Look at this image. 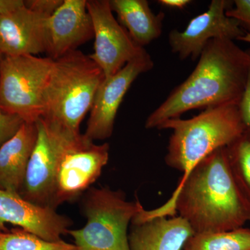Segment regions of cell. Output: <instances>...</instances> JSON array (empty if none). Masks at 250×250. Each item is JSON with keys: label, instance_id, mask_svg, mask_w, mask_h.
<instances>
[{"label": "cell", "instance_id": "6", "mask_svg": "<svg viewBox=\"0 0 250 250\" xmlns=\"http://www.w3.org/2000/svg\"><path fill=\"white\" fill-rule=\"evenodd\" d=\"M109 150L108 143L96 144L83 134L64 130L54 172V209L92 187L108 164Z\"/></svg>", "mask_w": 250, "mask_h": 250}, {"label": "cell", "instance_id": "12", "mask_svg": "<svg viewBox=\"0 0 250 250\" xmlns=\"http://www.w3.org/2000/svg\"><path fill=\"white\" fill-rule=\"evenodd\" d=\"M6 224L49 241H62L67 234L72 220L57 210L28 201L20 194L0 189V231H6Z\"/></svg>", "mask_w": 250, "mask_h": 250}, {"label": "cell", "instance_id": "4", "mask_svg": "<svg viewBox=\"0 0 250 250\" xmlns=\"http://www.w3.org/2000/svg\"><path fill=\"white\" fill-rule=\"evenodd\" d=\"M104 79L101 68L78 49L54 60L42 94L41 118L80 132Z\"/></svg>", "mask_w": 250, "mask_h": 250}, {"label": "cell", "instance_id": "27", "mask_svg": "<svg viewBox=\"0 0 250 250\" xmlns=\"http://www.w3.org/2000/svg\"><path fill=\"white\" fill-rule=\"evenodd\" d=\"M238 41H243V42H248L250 43V33H246L244 36L239 38Z\"/></svg>", "mask_w": 250, "mask_h": 250}, {"label": "cell", "instance_id": "19", "mask_svg": "<svg viewBox=\"0 0 250 250\" xmlns=\"http://www.w3.org/2000/svg\"><path fill=\"white\" fill-rule=\"evenodd\" d=\"M226 149L233 178L250 208V127Z\"/></svg>", "mask_w": 250, "mask_h": 250}, {"label": "cell", "instance_id": "24", "mask_svg": "<svg viewBox=\"0 0 250 250\" xmlns=\"http://www.w3.org/2000/svg\"><path fill=\"white\" fill-rule=\"evenodd\" d=\"M250 57L249 70H248V80L244 93L239 105V110L243 121L247 126L250 127V49L247 50Z\"/></svg>", "mask_w": 250, "mask_h": 250}, {"label": "cell", "instance_id": "2", "mask_svg": "<svg viewBox=\"0 0 250 250\" xmlns=\"http://www.w3.org/2000/svg\"><path fill=\"white\" fill-rule=\"evenodd\" d=\"M250 57L234 41L215 39L206 45L196 67L187 80L146 119L147 129L192 110L239 105L246 88Z\"/></svg>", "mask_w": 250, "mask_h": 250}, {"label": "cell", "instance_id": "15", "mask_svg": "<svg viewBox=\"0 0 250 250\" xmlns=\"http://www.w3.org/2000/svg\"><path fill=\"white\" fill-rule=\"evenodd\" d=\"M192 228L179 216L134 218L130 225V250H182L193 234Z\"/></svg>", "mask_w": 250, "mask_h": 250}, {"label": "cell", "instance_id": "16", "mask_svg": "<svg viewBox=\"0 0 250 250\" xmlns=\"http://www.w3.org/2000/svg\"><path fill=\"white\" fill-rule=\"evenodd\" d=\"M38 136L36 123H23L0 146V189L21 195Z\"/></svg>", "mask_w": 250, "mask_h": 250}, {"label": "cell", "instance_id": "1", "mask_svg": "<svg viewBox=\"0 0 250 250\" xmlns=\"http://www.w3.org/2000/svg\"><path fill=\"white\" fill-rule=\"evenodd\" d=\"M176 214L189 224L194 233L232 231L250 222V208L231 173L226 147L211 153L179 180L166 204L155 209L143 208L136 218Z\"/></svg>", "mask_w": 250, "mask_h": 250}, {"label": "cell", "instance_id": "13", "mask_svg": "<svg viewBox=\"0 0 250 250\" xmlns=\"http://www.w3.org/2000/svg\"><path fill=\"white\" fill-rule=\"evenodd\" d=\"M86 1L63 0L47 20L46 54L49 58H60L94 38L93 22Z\"/></svg>", "mask_w": 250, "mask_h": 250}, {"label": "cell", "instance_id": "3", "mask_svg": "<svg viewBox=\"0 0 250 250\" xmlns=\"http://www.w3.org/2000/svg\"><path fill=\"white\" fill-rule=\"evenodd\" d=\"M238 105L212 106L189 119L168 120L158 129L172 130L166 165L182 172V179L200 161L229 146L246 129Z\"/></svg>", "mask_w": 250, "mask_h": 250}, {"label": "cell", "instance_id": "9", "mask_svg": "<svg viewBox=\"0 0 250 250\" xmlns=\"http://www.w3.org/2000/svg\"><path fill=\"white\" fill-rule=\"evenodd\" d=\"M154 62L147 51L128 62L115 75L104 79L90 108L84 134L92 141H104L113 134L118 109L135 80L150 71Z\"/></svg>", "mask_w": 250, "mask_h": 250}, {"label": "cell", "instance_id": "8", "mask_svg": "<svg viewBox=\"0 0 250 250\" xmlns=\"http://www.w3.org/2000/svg\"><path fill=\"white\" fill-rule=\"evenodd\" d=\"M86 5L95 38L94 52L89 57L107 78L146 49L132 40L115 18L109 0H87Z\"/></svg>", "mask_w": 250, "mask_h": 250}, {"label": "cell", "instance_id": "18", "mask_svg": "<svg viewBox=\"0 0 250 250\" xmlns=\"http://www.w3.org/2000/svg\"><path fill=\"white\" fill-rule=\"evenodd\" d=\"M183 250H250V229L193 233L186 242Z\"/></svg>", "mask_w": 250, "mask_h": 250}, {"label": "cell", "instance_id": "10", "mask_svg": "<svg viewBox=\"0 0 250 250\" xmlns=\"http://www.w3.org/2000/svg\"><path fill=\"white\" fill-rule=\"evenodd\" d=\"M233 1L213 0L205 12L192 18L183 31L172 29L168 34L171 52L181 60L196 61L210 41L237 40L246 34L239 23L227 16Z\"/></svg>", "mask_w": 250, "mask_h": 250}, {"label": "cell", "instance_id": "17", "mask_svg": "<svg viewBox=\"0 0 250 250\" xmlns=\"http://www.w3.org/2000/svg\"><path fill=\"white\" fill-rule=\"evenodd\" d=\"M112 11L130 37L144 47L163 33L165 14H154L147 0H109Z\"/></svg>", "mask_w": 250, "mask_h": 250}, {"label": "cell", "instance_id": "28", "mask_svg": "<svg viewBox=\"0 0 250 250\" xmlns=\"http://www.w3.org/2000/svg\"><path fill=\"white\" fill-rule=\"evenodd\" d=\"M3 55L1 53H0V62H1V61L3 59Z\"/></svg>", "mask_w": 250, "mask_h": 250}, {"label": "cell", "instance_id": "22", "mask_svg": "<svg viewBox=\"0 0 250 250\" xmlns=\"http://www.w3.org/2000/svg\"><path fill=\"white\" fill-rule=\"evenodd\" d=\"M23 123L21 118L5 113L0 106V146L17 132Z\"/></svg>", "mask_w": 250, "mask_h": 250}, {"label": "cell", "instance_id": "26", "mask_svg": "<svg viewBox=\"0 0 250 250\" xmlns=\"http://www.w3.org/2000/svg\"><path fill=\"white\" fill-rule=\"evenodd\" d=\"M159 4L171 9H183L187 5L190 4V0H159Z\"/></svg>", "mask_w": 250, "mask_h": 250}, {"label": "cell", "instance_id": "7", "mask_svg": "<svg viewBox=\"0 0 250 250\" xmlns=\"http://www.w3.org/2000/svg\"><path fill=\"white\" fill-rule=\"evenodd\" d=\"M54 60L33 55L4 57L0 62V106L5 113L36 123Z\"/></svg>", "mask_w": 250, "mask_h": 250}, {"label": "cell", "instance_id": "14", "mask_svg": "<svg viewBox=\"0 0 250 250\" xmlns=\"http://www.w3.org/2000/svg\"><path fill=\"white\" fill-rule=\"evenodd\" d=\"M49 17L24 7L0 16V53L3 57L46 53Z\"/></svg>", "mask_w": 250, "mask_h": 250}, {"label": "cell", "instance_id": "11", "mask_svg": "<svg viewBox=\"0 0 250 250\" xmlns=\"http://www.w3.org/2000/svg\"><path fill=\"white\" fill-rule=\"evenodd\" d=\"M36 123L37 140L28 164L21 195L35 205L53 208L54 168L65 128L42 118Z\"/></svg>", "mask_w": 250, "mask_h": 250}, {"label": "cell", "instance_id": "23", "mask_svg": "<svg viewBox=\"0 0 250 250\" xmlns=\"http://www.w3.org/2000/svg\"><path fill=\"white\" fill-rule=\"evenodd\" d=\"M63 0H26L27 9L47 17H50L59 9Z\"/></svg>", "mask_w": 250, "mask_h": 250}, {"label": "cell", "instance_id": "5", "mask_svg": "<svg viewBox=\"0 0 250 250\" xmlns=\"http://www.w3.org/2000/svg\"><path fill=\"white\" fill-rule=\"evenodd\" d=\"M143 207L129 201L121 190L90 187L82 195L83 228L70 229L77 250H130L129 227Z\"/></svg>", "mask_w": 250, "mask_h": 250}, {"label": "cell", "instance_id": "20", "mask_svg": "<svg viewBox=\"0 0 250 250\" xmlns=\"http://www.w3.org/2000/svg\"><path fill=\"white\" fill-rule=\"evenodd\" d=\"M0 250H77L72 243L62 240L49 241L21 228L0 233Z\"/></svg>", "mask_w": 250, "mask_h": 250}, {"label": "cell", "instance_id": "21", "mask_svg": "<svg viewBox=\"0 0 250 250\" xmlns=\"http://www.w3.org/2000/svg\"><path fill=\"white\" fill-rule=\"evenodd\" d=\"M226 15L238 21L246 33H250V0H235Z\"/></svg>", "mask_w": 250, "mask_h": 250}, {"label": "cell", "instance_id": "29", "mask_svg": "<svg viewBox=\"0 0 250 250\" xmlns=\"http://www.w3.org/2000/svg\"><path fill=\"white\" fill-rule=\"evenodd\" d=\"M0 233H1V231H0Z\"/></svg>", "mask_w": 250, "mask_h": 250}, {"label": "cell", "instance_id": "25", "mask_svg": "<svg viewBox=\"0 0 250 250\" xmlns=\"http://www.w3.org/2000/svg\"><path fill=\"white\" fill-rule=\"evenodd\" d=\"M24 6V0H0V16L11 14Z\"/></svg>", "mask_w": 250, "mask_h": 250}]
</instances>
